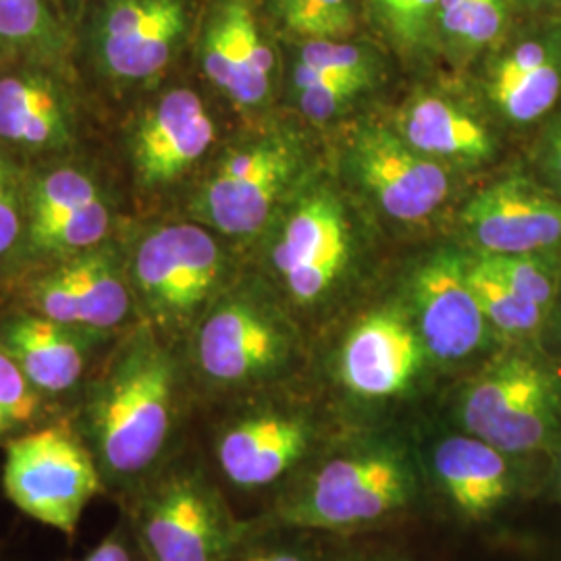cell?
Wrapping results in <instances>:
<instances>
[{
  "instance_id": "39",
  "label": "cell",
  "mask_w": 561,
  "mask_h": 561,
  "mask_svg": "<svg viewBox=\"0 0 561 561\" xmlns=\"http://www.w3.org/2000/svg\"><path fill=\"white\" fill-rule=\"evenodd\" d=\"M222 561H304L300 556L296 553H289V551H252V553H245L240 556L236 560H231L229 556Z\"/></svg>"
},
{
  "instance_id": "29",
  "label": "cell",
  "mask_w": 561,
  "mask_h": 561,
  "mask_svg": "<svg viewBox=\"0 0 561 561\" xmlns=\"http://www.w3.org/2000/svg\"><path fill=\"white\" fill-rule=\"evenodd\" d=\"M264 13L291 42L358 36L362 0H262Z\"/></svg>"
},
{
  "instance_id": "31",
  "label": "cell",
  "mask_w": 561,
  "mask_h": 561,
  "mask_svg": "<svg viewBox=\"0 0 561 561\" xmlns=\"http://www.w3.org/2000/svg\"><path fill=\"white\" fill-rule=\"evenodd\" d=\"M46 400L41 391L23 377L20 366L0 347V445L23 433L42 426L46 416Z\"/></svg>"
},
{
  "instance_id": "26",
  "label": "cell",
  "mask_w": 561,
  "mask_h": 561,
  "mask_svg": "<svg viewBox=\"0 0 561 561\" xmlns=\"http://www.w3.org/2000/svg\"><path fill=\"white\" fill-rule=\"evenodd\" d=\"M442 0H362L364 23L391 53L412 65L442 57Z\"/></svg>"
},
{
  "instance_id": "10",
  "label": "cell",
  "mask_w": 561,
  "mask_h": 561,
  "mask_svg": "<svg viewBox=\"0 0 561 561\" xmlns=\"http://www.w3.org/2000/svg\"><path fill=\"white\" fill-rule=\"evenodd\" d=\"M83 41L106 78L125 83L162 73L192 30L190 0H85Z\"/></svg>"
},
{
  "instance_id": "38",
  "label": "cell",
  "mask_w": 561,
  "mask_h": 561,
  "mask_svg": "<svg viewBox=\"0 0 561 561\" xmlns=\"http://www.w3.org/2000/svg\"><path fill=\"white\" fill-rule=\"evenodd\" d=\"M518 20L561 15V0H514Z\"/></svg>"
},
{
  "instance_id": "1",
  "label": "cell",
  "mask_w": 561,
  "mask_h": 561,
  "mask_svg": "<svg viewBox=\"0 0 561 561\" xmlns=\"http://www.w3.org/2000/svg\"><path fill=\"white\" fill-rule=\"evenodd\" d=\"M178 412V368L150 324L121 341L73 421L106 491L129 493L161 468Z\"/></svg>"
},
{
  "instance_id": "24",
  "label": "cell",
  "mask_w": 561,
  "mask_h": 561,
  "mask_svg": "<svg viewBox=\"0 0 561 561\" xmlns=\"http://www.w3.org/2000/svg\"><path fill=\"white\" fill-rule=\"evenodd\" d=\"M76 44V27L55 0H0V50L27 62L60 67Z\"/></svg>"
},
{
  "instance_id": "41",
  "label": "cell",
  "mask_w": 561,
  "mask_h": 561,
  "mask_svg": "<svg viewBox=\"0 0 561 561\" xmlns=\"http://www.w3.org/2000/svg\"><path fill=\"white\" fill-rule=\"evenodd\" d=\"M547 329H556V331H558V335L561 337V275L558 296H556L553 308H551V312H549V319H547V327H545V331H547Z\"/></svg>"
},
{
  "instance_id": "2",
  "label": "cell",
  "mask_w": 561,
  "mask_h": 561,
  "mask_svg": "<svg viewBox=\"0 0 561 561\" xmlns=\"http://www.w3.org/2000/svg\"><path fill=\"white\" fill-rule=\"evenodd\" d=\"M271 262L298 306L331 300L358 266L362 238L352 206L324 181L304 183L283 204Z\"/></svg>"
},
{
  "instance_id": "28",
  "label": "cell",
  "mask_w": 561,
  "mask_h": 561,
  "mask_svg": "<svg viewBox=\"0 0 561 561\" xmlns=\"http://www.w3.org/2000/svg\"><path fill=\"white\" fill-rule=\"evenodd\" d=\"M291 88H306L317 81L370 80L385 76V53L381 44L362 41L358 36L345 41L294 42Z\"/></svg>"
},
{
  "instance_id": "33",
  "label": "cell",
  "mask_w": 561,
  "mask_h": 561,
  "mask_svg": "<svg viewBox=\"0 0 561 561\" xmlns=\"http://www.w3.org/2000/svg\"><path fill=\"white\" fill-rule=\"evenodd\" d=\"M479 254V252H477ZM518 294L549 319L558 296L561 254H481Z\"/></svg>"
},
{
  "instance_id": "6",
  "label": "cell",
  "mask_w": 561,
  "mask_h": 561,
  "mask_svg": "<svg viewBox=\"0 0 561 561\" xmlns=\"http://www.w3.org/2000/svg\"><path fill=\"white\" fill-rule=\"evenodd\" d=\"M460 412L470 435L505 456L535 451L561 426V370L535 350H514L468 387Z\"/></svg>"
},
{
  "instance_id": "18",
  "label": "cell",
  "mask_w": 561,
  "mask_h": 561,
  "mask_svg": "<svg viewBox=\"0 0 561 561\" xmlns=\"http://www.w3.org/2000/svg\"><path fill=\"white\" fill-rule=\"evenodd\" d=\"M215 121L190 88L150 104L131 134V162L141 185L161 187L190 173L215 141Z\"/></svg>"
},
{
  "instance_id": "23",
  "label": "cell",
  "mask_w": 561,
  "mask_h": 561,
  "mask_svg": "<svg viewBox=\"0 0 561 561\" xmlns=\"http://www.w3.org/2000/svg\"><path fill=\"white\" fill-rule=\"evenodd\" d=\"M507 456L474 435L447 437L435 451V470L445 493L470 518H482L502 505L512 474Z\"/></svg>"
},
{
  "instance_id": "3",
  "label": "cell",
  "mask_w": 561,
  "mask_h": 561,
  "mask_svg": "<svg viewBox=\"0 0 561 561\" xmlns=\"http://www.w3.org/2000/svg\"><path fill=\"white\" fill-rule=\"evenodd\" d=\"M472 101L507 134H535L561 108V15L514 23L470 65Z\"/></svg>"
},
{
  "instance_id": "37",
  "label": "cell",
  "mask_w": 561,
  "mask_h": 561,
  "mask_svg": "<svg viewBox=\"0 0 561 561\" xmlns=\"http://www.w3.org/2000/svg\"><path fill=\"white\" fill-rule=\"evenodd\" d=\"M138 558H141V553L131 530H125L121 524L81 561H138Z\"/></svg>"
},
{
  "instance_id": "21",
  "label": "cell",
  "mask_w": 561,
  "mask_h": 561,
  "mask_svg": "<svg viewBox=\"0 0 561 561\" xmlns=\"http://www.w3.org/2000/svg\"><path fill=\"white\" fill-rule=\"evenodd\" d=\"M55 67L27 62L0 73V140L21 150H62L76 117Z\"/></svg>"
},
{
  "instance_id": "40",
  "label": "cell",
  "mask_w": 561,
  "mask_h": 561,
  "mask_svg": "<svg viewBox=\"0 0 561 561\" xmlns=\"http://www.w3.org/2000/svg\"><path fill=\"white\" fill-rule=\"evenodd\" d=\"M83 2L85 0H55L57 9L62 13V18L69 21L73 27L81 18V11H83Z\"/></svg>"
},
{
  "instance_id": "32",
  "label": "cell",
  "mask_w": 561,
  "mask_h": 561,
  "mask_svg": "<svg viewBox=\"0 0 561 561\" xmlns=\"http://www.w3.org/2000/svg\"><path fill=\"white\" fill-rule=\"evenodd\" d=\"M101 187L80 169L60 167L44 173L25 194L27 219L25 229L59 217L62 213L101 198Z\"/></svg>"
},
{
  "instance_id": "5",
  "label": "cell",
  "mask_w": 561,
  "mask_h": 561,
  "mask_svg": "<svg viewBox=\"0 0 561 561\" xmlns=\"http://www.w3.org/2000/svg\"><path fill=\"white\" fill-rule=\"evenodd\" d=\"M304 164L306 152L296 134L252 136L222 154L192 202V213L222 236H254L300 187Z\"/></svg>"
},
{
  "instance_id": "11",
  "label": "cell",
  "mask_w": 561,
  "mask_h": 561,
  "mask_svg": "<svg viewBox=\"0 0 561 561\" xmlns=\"http://www.w3.org/2000/svg\"><path fill=\"white\" fill-rule=\"evenodd\" d=\"M291 347V331L279 312L259 296L238 291L202 314L194 358L206 381L241 387L279 373Z\"/></svg>"
},
{
  "instance_id": "22",
  "label": "cell",
  "mask_w": 561,
  "mask_h": 561,
  "mask_svg": "<svg viewBox=\"0 0 561 561\" xmlns=\"http://www.w3.org/2000/svg\"><path fill=\"white\" fill-rule=\"evenodd\" d=\"M310 445V428L298 416L252 412L229 422L217 439L222 477L240 489H262L300 460Z\"/></svg>"
},
{
  "instance_id": "14",
  "label": "cell",
  "mask_w": 561,
  "mask_h": 561,
  "mask_svg": "<svg viewBox=\"0 0 561 561\" xmlns=\"http://www.w3.org/2000/svg\"><path fill=\"white\" fill-rule=\"evenodd\" d=\"M208 81L240 106H259L273 92L277 53L264 25L262 0H210L198 36Z\"/></svg>"
},
{
  "instance_id": "15",
  "label": "cell",
  "mask_w": 561,
  "mask_h": 561,
  "mask_svg": "<svg viewBox=\"0 0 561 561\" xmlns=\"http://www.w3.org/2000/svg\"><path fill=\"white\" fill-rule=\"evenodd\" d=\"M25 300L27 310L101 337L123 327L136 310L129 275L102 243L34 280Z\"/></svg>"
},
{
  "instance_id": "30",
  "label": "cell",
  "mask_w": 561,
  "mask_h": 561,
  "mask_svg": "<svg viewBox=\"0 0 561 561\" xmlns=\"http://www.w3.org/2000/svg\"><path fill=\"white\" fill-rule=\"evenodd\" d=\"M111 227V213L104 198L85 202L50 221L25 229L27 245L38 254L76 256L101 245Z\"/></svg>"
},
{
  "instance_id": "7",
  "label": "cell",
  "mask_w": 561,
  "mask_h": 561,
  "mask_svg": "<svg viewBox=\"0 0 561 561\" xmlns=\"http://www.w3.org/2000/svg\"><path fill=\"white\" fill-rule=\"evenodd\" d=\"M129 530L144 561H222L238 537L221 497L196 468L157 470L134 491Z\"/></svg>"
},
{
  "instance_id": "4",
  "label": "cell",
  "mask_w": 561,
  "mask_h": 561,
  "mask_svg": "<svg viewBox=\"0 0 561 561\" xmlns=\"http://www.w3.org/2000/svg\"><path fill=\"white\" fill-rule=\"evenodd\" d=\"M2 489L25 516L67 535L106 491L90 447L65 421L46 422L4 445Z\"/></svg>"
},
{
  "instance_id": "43",
  "label": "cell",
  "mask_w": 561,
  "mask_h": 561,
  "mask_svg": "<svg viewBox=\"0 0 561 561\" xmlns=\"http://www.w3.org/2000/svg\"><path fill=\"white\" fill-rule=\"evenodd\" d=\"M0 53H2V50H0Z\"/></svg>"
},
{
  "instance_id": "42",
  "label": "cell",
  "mask_w": 561,
  "mask_h": 561,
  "mask_svg": "<svg viewBox=\"0 0 561 561\" xmlns=\"http://www.w3.org/2000/svg\"><path fill=\"white\" fill-rule=\"evenodd\" d=\"M558 470H560V482H561V449H560V460H558Z\"/></svg>"
},
{
  "instance_id": "36",
  "label": "cell",
  "mask_w": 561,
  "mask_h": 561,
  "mask_svg": "<svg viewBox=\"0 0 561 561\" xmlns=\"http://www.w3.org/2000/svg\"><path fill=\"white\" fill-rule=\"evenodd\" d=\"M27 202L18 169L0 152V261L25 238Z\"/></svg>"
},
{
  "instance_id": "8",
  "label": "cell",
  "mask_w": 561,
  "mask_h": 561,
  "mask_svg": "<svg viewBox=\"0 0 561 561\" xmlns=\"http://www.w3.org/2000/svg\"><path fill=\"white\" fill-rule=\"evenodd\" d=\"M136 308L154 331H180L210 308L225 277L217 238L194 222H173L141 238L129 268Z\"/></svg>"
},
{
  "instance_id": "20",
  "label": "cell",
  "mask_w": 561,
  "mask_h": 561,
  "mask_svg": "<svg viewBox=\"0 0 561 561\" xmlns=\"http://www.w3.org/2000/svg\"><path fill=\"white\" fill-rule=\"evenodd\" d=\"M99 340L101 335L60 324L34 310H18L0 321V347L48 400L73 391L83 381L90 350Z\"/></svg>"
},
{
  "instance_id": "35",
  "label": "cell",
  "mask_w": 561,
  "mask_h": 561,
  "mask_svg": "<svg viewBox=\"0 0 561 561\" xmlns=\"http://www.w3.org/2000/svg\"><path fill=\"white\" fill-rule=\"evenodd\" d=\"M524 171L561 201V108L533 134Z\"/></svg>"
},
{
  "instance_id": "19",
  "label": "cell",
  "mask_w": 561,
  "mask_h": 561,
  "mask_svg": "<svg viewBox=\"0 0 561 561\" xmlns=\"http://www.w3.org/2000/svg\"><path fill=\"white\" fill-rule=\"evenodd\" d=\"M426 356L414 322L381 310L364 317L347 335L341 350V379L366 400L393 398L414 382Z\"/></svg>"
},
{
  "instance_id": "13",
  "label": "cell",
  "mask_w": 561,
  "mask_h": 561,
  "mask_svg": "<svg viewBox=\"0 0 561 561\" xmlns=\"http://www.w3.org/2000/svg\"><path fill=\"white\" fill-rule=\"evenodd\" d=\"M458 225L479 254H561V201L524 169L472 194Z\"/></svg>"
},
{
  "instance_id": "17",
  "label": "cell",
  "mask_w": 561,
  "mask_h": 561,
  "mask_svg": "<svg viewBox=\"0 0 561 561\" xmlns=\"http://www.w3.org/2000/svg\"><path fill=\"white\" fill-rule=\"evenodd\" d=\"M387 125L414 150L451 169H481L500 154L502 131L477 102L449 92L416 90Z\"/></svg>"
},
{
  "instance_id": "16",
  "label": "cell",
  "mask_w": 561,
  "mask_h": 561,
  "mask_svg": "<svg viewBox=\"0 0 561 561\" xmlns=\"http://www.w3.org/2000/svg\"><path fill=\"white\" fill-rule=\"evenodd\" d=\"M414 327L431 358L461 362L474 356L493 331L466 279V252L442 248L424 256L408 287Z\"/></svg>"
},
{
  "instance_id": "25",
  "label": "cell",
  "mask_w": 561,
  "mask_h": 561,
  "mask_svg": "<svg viewBox=\"0 0 561 561\" xmlns=\"http://www.w3.org/2000/svg\"><path fill=\"white\" fill-rule=\"evenodd\" d=\"M518 21L514 0H442L439 50L454 65L481 59Z\"/></svg>"
},
{
  "instance_id": "27",
  "label": "cell",
  "mask_w": 561,
  "mask_h": 561,
  "mask_svg": "<svg viewBox=\"0 0 561 561\" xmlns=\"http://www.w3.org/2000/svg\"><path fill=\"white\" fill-rule=\"evenodd\" d=\"M466 279L493 331L520 343L545 333L547 314L541 308L526 300L484 256L472 250L466 252Z\"/></svg>"
},
{
  "instance_id": "9",
  "label": "cell",
  "mask_w": 561,
  "mask_h": 561,
  "mask_svg": "<svg viewBox=\"0 0 561 561\" xmlns=\"http://www.w3.org/2000/svg\"><path fill=\"white\" fill-rule=\"evenodd\" d=\"M343 167L368 206L405 229L433 221L454 194V169L414 150L389 125H362L347 140Z\"/></svg>"
},
{
  "instance_id": "34",
  "label": "cell",
  "mask_w": 561,
  "mask_h": 561,
  "mask_svg": "<svg viewBox=\"0 0 561 561\" xmlns=\"http://www.w3.org/2000/svg\"><path fill=\"white\" fill-rule=\"evenodd\" d=\"M377 88L370 80H329L294 90L301 115L312 123H329L345 115L362 96Z\"/></svg>"
},
{
  "instance_id": "12",
  "label": "cell",
  "mask_w": 561,
  "mask_h": 561,
  "mask_svg": "<svg viewBox=\"0 0 561 561\" xmlns=\"http://www.w3.org/2000/svg\"><path fill=\"white\" fill-rule=\"evenodd\" d=\"M410 495L412 477L400 456L370 451L329 461L283 518L310 528H356L400 510Z\"/></svg>"
}]
</instances>
